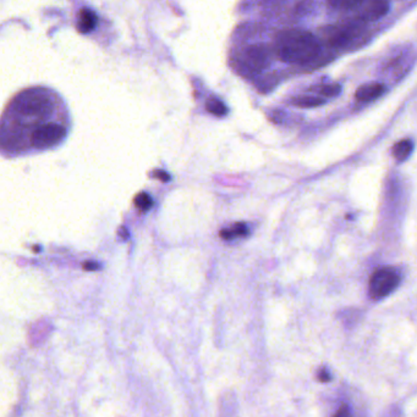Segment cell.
Returning <instances> with one entry per match:
<instances>
[{
    "label": "cell",
    "mask_w": 417,
    "mask_h": 417,
    "mask_svg": "<svg viewBox=\"0 0 417 417\" xmlns=\"http://www.w3.org/2000/svg\"><path fill=\"white\" fill-rule=\"evenodd\" d=\"M276 48L279 58L289 64H306L320 52L313 34L302 29H285L278 34Z\"/></svg>",
    "instance_id": "1"
},
{
    "label": "cell",
    "mask_w": 417,
    "mask_h": 417,
    "mask_svg": "<svg viewBox=\"0 0 417 417\" xmlns=\"http://www.w3.org/2000/svg\"><path fill=\"white\" fill-rule=\"evenodd\" d=\"M399 282H400V277L394 270H379L369 279V294L374 300L383 299L397 289Z\"/></svg>",
    "instance_id": "2"
},
{
    "label": "cell",
    "mask_w": 417,
    "mask_h": 417,
    "mask_svg": "<svg viewBox=\"0 0 417 417\" xmlns=\"http://www.w3.org/2000/svg\"><path fill=\"white\" fill-rule=\"evenodd\" d=\"M65 135H66V131L63 126L58 124H48V125L41 126L34 131L32 135V143L37 148L48 147L62 140Z\"/></svg>",
    "instance_id": "3"
},
{
    "label": "cell",
    "mask_w": 417,
    "mask_h": 417,
    "mask_svg": "<svg viewBox=\"0 0 417 417\" xmlns=\"http://www.w3.org/2000/svg\"><path fill=\"white\" fill-rule=\"evenodd\" d=\"M359 14L364 20L374 21L383 17L388 13V0H362L360 3Z\"/></svg>",
    "instance_id": "4"
},
{
    "label": "cell",
    "mask_w": 417,
    "mask_h": 417,
    "mask_svg": "<svg viewBox=\"0 0 417 417\" xmlns=\"http://www.w3.org/2000/svg\"><path fill=\"white\" fill-rule=\"evenodd\" d=\"M384 93L383 85L369 83L360 87L356 92V99L360 101H371L377 99Z\"/></svg>",
    "instance_id": "5"
},
{
    "label": "cell",
    "mask_w": 417,
    "mask_h": 417,
    "mask_svg": "<svg viewBox=\"0 0 417 417\" xmlns=\"http://www.w3.org/2000/svg\"><path fill=\"white\" fill-rule=\"evenodd\" d=\"M97 24V15L93 13L92 10L83 8L78 14V31L80 34H88L91 32Z\"/></svg>",
    "instance_id": "6"
},
{
    "label": "cell",
    "mask_w": 417,
    "mask_h": 417,
    "mask_svg": "<svg viewBox=\"0 0 417 417\" xmlns=\"http://www.w3.org/2000/svg\"><path fill=\"white\" fill-rule=\"evenodd\" d=\"M414 143L410 139H403L395 144L393 148V156L398 161H404L413 153Z\"/></svg>",
    "instance_id": "7"
},
{
    "label": "cell",
    "mask_w": 417,
    "mask_h": 417,
    "mask_svg": "<svg viewBox=\"0 0 417 417\" xmlns=\"http://www.w3.org/2000/svg\"><path fill=\"white\" fill-rule=\"evenodd\" d=\"M292 104L299 108H316V106L322 105L325 104V101L320 98H316V96H297L295 99H292Z\"/></svg>",
    "instance_id": "8"
},
{
    "label": "cell",
    "mask_w": 417,
    "mask_h": 417,
    "mask_svg": "<svg viewBox=\"0 0 417 417\" xmlns=\"http://www.w3.org/2000/svg\"><path fill=\"white\" fill-rule=\"evenodd\" d=\"M207 110L211 112V114H213L215 116H224L227 115V112H228V109H227V106L224 105L222 101L217 99V98H211L208 101H207Z\"/></svg>",
    "instance_id": "9"
},
{
    "label": "cell",
    "mask_w": 417,
    "mask_h": 417,
    "mask_svg": "<svg viewBox=\"0 0 417 417\" xmlns=\"http://www.w3.org/2000/svg\"><path fill=\"white\" fill-rule=\"evenodd\" d=\"M362 0H327L328 4L337 9H354Z\"/></svg>",
    "instance_id": "10"
},
{
    "label": "cell",
    "mask_w": 417,
    "mask_h": 417,
    "mask_svg": "<svg viewBox=\"0 0 417 417\" xmlns=\"http://www.w3.org/2000/svg\"><path fill=\"white\" fill-rule=\"evenodd\" d=\"M135 204L140 210H148L153 205V200L147 193H140L135 199Z\"/></svg>",
    "instance_id": "11"
},
{
    "label": "cell",
    "mask_w": 417,
    "mask_h": 417,
    "mask_svg": "<svg viewBox=\"0 0 417 417\" xmlns=\"http://www.w3.org/2000/svg\"><path fill=\"white\" fill-rule=\"evenodd\" d=\"M340 91H341V87L339 85H328V86L322 87L320 94L332 98V96H338Z\"/></svg>",
    "instance_id": "12"
},
{
    "label": "cell",
    "mask_w": 417,
    "mask_h": 417,
    "mask_svg": "<svg viewBox=\"0 0 417 417\" xmlns=\"http://www.w3.org/2000/svg\"><path fill=\"white\" fill-rule=\"evenodd\" d=\"M230 232L233 235V238H235V237H243V235H246L248 233V226L245 225V224H236V225H234L230 228Z\"/></svg>",
    "instance_id": "13"
},
{
    "label": "cell",
    "mask_w": 417,
    "mask_h": 417,
    "mask_svg": "<svg viewBox=\"0 0 417 417\" xmlns=\"http://www.w3.org/2000/svg\"><path fill=\"white\" fill-rule=\"evenodd\" d=\"M333 417H353V415H351L349 407L346 404H344V405H341L338 409V411L333 415Z\"/></svg>",
    "instance_id": "14"
},
{
    "label": "cell",
    "mask_w": 417,
    "mask_h": 417,
    "mask_svg": "<svg viewBox=\"0 0 417 417\" xmlns=\"http://www.w3.org/2000/svg\"><path fill=\"white\" fill-rule=\"evenodd\" d=\"M318 379L320 382H330L332 379L330 371L327 369H320V372H318Z\"/></svg>",
    "instance_id": "15"
},
{
    "label": "cell",
    "mask_w": 417,
    "mask_h": 417,
    "mask_svg": "<svg viewBox=\"0 0 417 417\" xmlns=\"http://www.w3.org/2000/svg\"><path fill=\"white\" fill-rule=\"evenodd\" d=\"M155 176L157 178H160V181H163V182H168V181H170L169 173H163V171H157V173H155Z\"/></svg>",
    "instance_id": "16"
},
{
    "label": "cell",
    "mask_w": 417,
    "mask_h": 417,
    "mask_svg": "<svg viewBox=\"0 0 417 417\" xmlns=\"http://www.w3.org/2000/svg\"><path fill=\"white\" fill-rule=\"evenodd\" d=\"M98 269H99V265L97 263H85L83 264V270H86V271H96Z\"/></svg>",
    "instance_id": "17"
},
{
    "label": "cell",
    "mask_w": 417,
    "mask_h": 417,
    "mask_svg": "<svg viewBox=\"0 0 417 417\" xmlns=\"http://www.w3.org/2000/svg\"><path fill=\"white\" fill-rule=\"evenodd\" d=\"M119 235H122V240H127V237H129V232H127L125 227H122V230H120V232H119Z\"/></svg>",
    "instance_id": "18"
}]
</instances>
